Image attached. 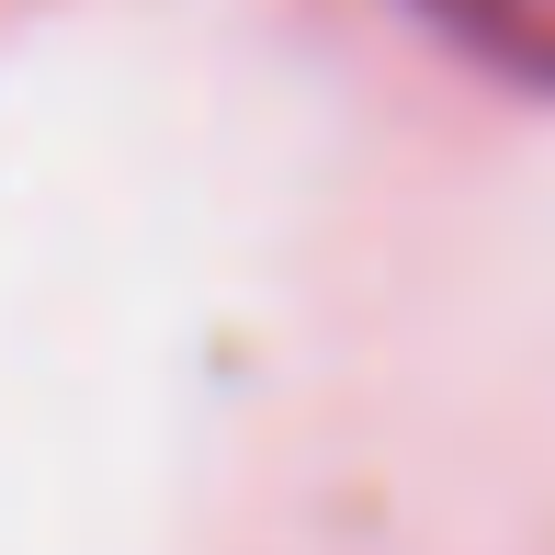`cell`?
<instances>
[{
	"instance_id": "6da1fadb",
	"label": "cell",
	"mask_w": 555,
	"mask_h": 555,
	"mask_svg": "<svg viewBox=\"0 0 555 555\" xmlns=\"http://www.w3.org/2000/svg\"><path fill=\"white\" fill-rule=\"evenodd\" d=\"M409 12L442 23L476 68H499V80H521V91L555 103V0H409Z\"/></svg>"
}]
</instances>
